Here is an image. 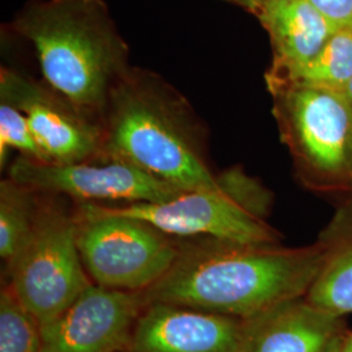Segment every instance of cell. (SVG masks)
<instances>
[{
	"label": "cell",
	"instance_id": "11",
	"mask_svg": "<svg viewBox=\"0 0 352 352\" xmlns=\"http://www.w3.org/2000/svg\"><path fill=\"white\" fill-rule=\"evenodd\" d=\"M243 320L167 302L144 307L126 352H238Z\"/></svg>",
	"mask_w": 352,
	"mask_h": 352
},
{
	"label": "cell",
	"instance_id": "12",
	"mask_svg": "<svg viewBox=\"0 0 352 352\" xmlns=\"http://www.w3.org/2000/svg\"><path fill=\"white\" fill-rule=\"evenodd\" d=\"M342 331V317L300 296L243 320L238 352H321Z\"/></svg>",
	"mask_w": 352,
	"mask_h": 352
},
{
	"label": "cell",
	"instance_id": "6",
	"mask_svg": "<svg viewBox=\"0 0 352 352\" xmlns=\"http://www.w3.org/2000/svg\"><path fill=\"white\" fill-rule=\"evenodd\" d=\"M77 245L89 277L107 289L142 292L168 273L182 243L109 205L76 202Z\"/></svg>",
	"mask_w": 352,
	"mask_h": 352
},
{
	"label": "cell",
	"instance_id": "8",
	"mask_svg": "<svg viewBox=\"0 0 352 352\" xmlns=\"http://www.w3.org/2000/svg\"><path fill=\"white\" fill-rule=\"evenodd\" d=\"M7 176L39 193L104 205L166 201L186 190L106 155L74 164H45L19 155Z\"/></svg>",
	"mask_w": 352,
	"mask_h": 352
},
{
	"label": "cell",
	"instance_id": "19",
	"mask_svg": "<svg viewBox=\"0 0 352 352\" xmlns=\"http://www.w3.org/2000/svg\"><path fill=\"white\" fill-rule=\"evenodd\" d=\"M337 30L352 32V0H309Z\"/></svg>",
	"mask_w": 352,
	"mask_h": 352
},
{
	"label": "cell",
	"instance_id": "22",
	"mask_svg": "<svg viewBox=\"0 0 352 352\" xmlns=\"http://www.w3.org/2000/svg\"><path fill=\"white\" fill-rule=\"evenodd\" d=\"M343 351L352 352V333H344L343 336Z\"/></svg>",
	"mask_w": 352,
	"mask_h": 352
},
{
	"label": "cell",
	"instance_id": "5",
	"mask_svg": "<svg viewBox=\"0 0 352 352\" xmlns=\"http://www.w3.org/2000/svg\"><path fill=\"white\" fill-rule=\"evenodd\" d=\"M272 195L238 168L221 174L215 188L192 189L161 202L109 205L116 213L139 218L177 239L213 238L244 244L279 243L267 223Z\"/></svg>",
	"mask_w": 352,
	"mask_h": 352
},
{
	"label": "cell",
	"instance_id": "21",
	"mask_svg": "<svg viewBox=\"0 0 352 352\" xmlns=\"http://www.w3.org/2000/svg\"><path fill=\"white\" fill-rule=\"evenodd\" d=\"M343 336H344V331L337 334L333 340L327 342V346L321 350V352H344L343 351Z\"/></svg>",
	"mask_w": 352,
	"mask_h": 352
},
{
	"label": "cell",
	"instance_id": "15",
	"mask_svg": "<svg viewBox=\"0 0 352 352\" xmlns=\"http://www.w3.org/2000/svg\"><path fill=\"white\" fill-rule=\"evenodd\" d=\"M42 193L7 176L0 182V257L10 264L32 238Z\"/></svg>",
	"mask_w": 352,
	"mask_h": 352
},
{
	"label": "cell",
	"instance_id": "13",
	"mask_svg": "<svg viewBox=\"0 0 352 352\" xmlns=\"http://www.w3.org/2000/svg\"><path fill=\"white\" fill-rule=\"evenodd\" d=\"M267 32L273 62L265 78H289L309 63L337 29L309 0H274L254 13Z\"/></svg>",
	"mask_w": 352,
	"mask_h": 352
},
{
	"label": "cell",
	"instance_id": "16",
	"mask_svg": "<svg viewBox=\"0 0 352 352\" xmlns=\"http://www.w3.org/2000/svg\"><path fill=\"white\" fill-rule=\"evenodd\" d=\"M351 80L352 32L342 29L329 38L325 46L298 74L280 81L302 82L344 91Z\"/></svg>",
	"mask_w": 352,
	"mask_h": 352
},
{
	"label": "cell",
	"instance_id": "9",
	"mask_svg": "<svg viewBox=\"0 0 352 352\" xmlns=\"http://www.w3.org/2000/svg\"><path fill=\"white\" fill-rule=\"evenodd\" d=\"M0 102L25 115L47 164H74L103 155V126L43 80L3 67Z\"/></svg>",
	"mask_w": 352,
	"mask_h": 352
},
{
	"label": "cell",
	"instance_id": "20",
	"mask_svg": "<svg viewBox=\"0 0 352 352\" xmlns=\"http://www.w3.org/2000/svg\"><path fill=\"white\" fill-rule=\"evenodd\" d=\"M235 4H238L240 7H243L244 10H247L248 12L254 13L257 12L258 10H261L264 6L267 3H272L274 0H231Z\"/></svg>",
	"mask_w": 352,
	"mask_h": 352
},
{
	"label": "cell",
	"instance_id": "18",
	"mask_svg": "<svg viewBox=\"0 0 352 352\" xmlns=\"http://www.w3.org/2000/svg\"><path fill=\"white\" fill-rule=\"evenodd\" d=\"M19 151L28 160L45 162L46 157L34 139L25 115L11 104L0 102V167L8 164V154L11 151Z\"/></svg>",
	"mask_w": 352,
	"mask_h": 352
},
{
	"label": "cell",
	"instance_id": "17",
	"mask_svg": "<svg viewBox=\"0 0 352 352\" xmlns=\"http://www.w3.org/2000/svg\"><path fill=\"white\" fill-rule=\"evenodd\" d=\"M0 352H42L39 324L10 287L0 294Z\"/></svg>",
	"mask_w": 352,
	"mask_h": 352
},
{
	"label": "cell",
	"instance_id": "7",
	"mask_svg": "<svg viewBox=\"0 0 352 352\" xmlns=\"http://www.w3.org/2000/svg\"><path fill=\"white\" fill-rule=\"evenodd\" d=\"M7 267L8 287L39 325L62 314L94 283L78 251L75 215L55 195L42 193L36 230Z\"/></svg>",
	"mask_w": 352,
	"mask_h": 352
},
{
	"label": "cell",
	"instance_id": "4",
	"mask_svg": "<svg viewBox=\"0 0 352 352\" xmlns=\"http://www.w3.org/2000/svg\"><path fill=\"white\" fill-rule=\"evenodd\" d=\"M282 142L304 186L352 193V103L344 91L265 80Z\"/></svg>",
	"mask_w": 352,
	"mask_h": 352
},
{
	"label": "cell",
	"instance_id": "14",
	"mask_svg": "<svg viewBox=\"0 0 352 352\" xmlns=\"http://www.w3.org/2000/svg\"><path fill=\"white\" fill-rule=\"evenodd\" d=\"M322 265L305 298L343 317L352 314V200L343 202L317 238Z\"/></svg>",
	"mask_w": 352,
	"mask_h": 352
},
{
	"label": "cell",
	"instance_id": "1",
	"mask_svg": "<svg viewBox=\"0 0 352 352\" xmlns=\"http://www.w3.org/2000/svg\"><path fill=\"white\" fill-rule=\"evenodd\" d=\"M182 243L173 267L142 291L145 305L167 302L247 320L305 296L322 265L318 241L305 247L213 238Z\"/></svg>",
	"mask_w": 352,
	"mask_h": 352
},
{
	"label": "cell",
	"instance_id": "2",
	"mask_svg": "<svg viewBox=\"0 0 352 352\" xmlns=\"http://www.w3.org/2000/svg\"><path fill=\"white\" fill-rule=\"evenodd\" d=\"M103 155L135 164L179 188H215L206 129L188 100L164 77L129 67L102 113Z\"/></svg>",
	"mask_w": 352,
	"mask_h": 352
},
{
	"label": "cell",
	"instance_id": "3",
	"mask_svg": "<svg viewBox=\"0 0 352 352\" xmlns=\"http://www.w3.org/2000/svg\"><path fill=\"white\" fill-rule=\"evenodd\" d=\"M13 30L34 47L42 78L80 110L102 119L126 74L129 47L104 0H32Z\"/></svg>",
	"mask_w": 352,
	"mask_h": 352
},
{
	"label": "cell",
	"instance_id": "24",
	"mask_svg": "<svg viewBox=\"0 0 352 352\" xmlns=\"http://www.w3.org/2000/svg\"><path fill=\"white\" fill-rule=\"evenodd\" d=\"M227 1H231V0H227Z\"/></svg>",
	"mask_w": 352,
	"mask_h": 352
},
{
	"label": "cell",
	"instance_id": "23",
	"mask_svg": "<svg viewBox=\"0 0 352 352\" xmlns=\"http://www.w3.org/2000/svg\"><path fill=\"white\" fill-rule=\"evenodd\" d=\"M344 94L347 96V98H349L352 103V80L351 82L347 85V88L344 89Z\"/></svg>",
	"mask_w": 352,
	"mask_h": 352
},
{
	"label": "cell",
	"instance_id": "10",
	"mask_svg": "<svg viewBox=\"0 0 352 352\" xmlns=\"http://www.w3.org/2000/svg\"><path fill=\"white\" fill-rule=\"evenodd\" d=\"M144 307L142 292L93 283L62 314L39 325L42 352H126Z\"/></svg>",
	"mask_w": 352,
	"mask_h": 352
}]
</instances>
